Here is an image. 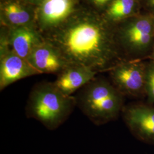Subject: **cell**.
<instances>
[{"label":"cell","mask_w":154,"mask_h":154,"mask_svg":"<svg viewBox=\"0 0 154 154\" xmlns=\"http://www.w3.org/2000/svg\"><path fill=\"white\" fill-rule=\"evenodd\" d=\"M145 93L150 102L154 103V64L146 68Z\"/></svg>","instance_id":"14"},{"label":"cell","mask_w":154,"mask_h":154,"mask_svg":"<svg viewBox=\"0 0 154 154\" xmlns=\"http://www.w3.org/2000/svg\"><path fill=\"white\" fill-rule=\"evenodd\" d=\"M33 1H41V0H33Z\"/></svg>","instance_id":"17"},{"label":"cell","mask_w":154,"mask_h":154,"mask_svg":"<svg viewBox=\"0 0 154 154\" xmlns=\"http://www.w3.org/2000/svg\"><path fill=\"white\" fill-rule=\"evenodd\" d=\"M125 42L135 51H143L147 48L152 37V25L147 18H141L128 28L125 33Z\"/></svg>","instance_id":"9"},{"label":"cell","mask_w":154,"mask_h":154,"mask_svg":"<svg viewBox=\"0 0 154 154\" xmlns=\"http://www.w3.org/2000/svg\"><path fill=\"white\" fill-rule=\"evenodd\" d=\"M110 75L112 83L123 95L136 96L145 92L146 68L139 63L117 64Z\"/></svg>","instance_id":"4"},{"label":"cell","mask_w":154,"mask_h":154,"mask_svg":"<svg viewBox=\"0 0 154 154\" xmlns=\"http://www.w3.org/2000/svg\"><path fill=\"white\" fill-rule=\"evenodd\" d=\"M75 106V97L62 93L53 82H42L31 90L25 107L26 115L47 129L54 130L66 121Z\"/></svg>","instance_id":"2"},{"label":"cell","mask_w":154,"mask_h":154,"mask_svg":"<svg viewBox=\"0 0 154 154\" xmlns=\"http://www.w3.org/2000/svg\"><path fill=\"white\" fill-rule=\"evenodd\" d=\"M49 43L60 51L69 65L86 67L97 73L114 67L118 58L113 40L93 21L77 23Z\"/></svg>","instance_id":"1"},{"label":"cell","mask_w":154,"mask_h":154,"mask_svg":"<svg viewBox=\"0 0 154 154\" xmlns=\"http://www.w3.org/2000/svg\"><path fill=\"white\" fill-rule=\"evenodd\" d=\"M40 73L28 61L16 54L13 50L1 56L0 66V90L27 77Z\"/></svg>","instance_id":"7"},{"label":"cell","mask_w":154,"mask_h":154,"mask_svg":"<svg viewBox=\"0 0 154 154\" xmlns=\"http://www.w3.org/2000/svg\"><path fill=\"white\" fill-rule=\"evenodd\" d=\"M26 60L40 74H58L69 66L60 51L50 43L37 46Z\"/></svg>","instance_id":"6"},{"label":"cell","mask_w":154,"mask_h":154,"mask_svg":"<svg viewBox=\"0 0 154 154\" xmlns=\"http://www.w3.org/2000/svg\"><path fill=\"white\" fill-rule=\"evenodd\" d=\"M72 0H44L41 7V18L44 23L55 25L62 21L72 12Z\"/></svg>","instance_id":"10"},{"label":"cell","mask_w":154,"mask_h":154,"mask_svg":"<svg viewBox=\"0 0 154 154\" xmlns=\"http://www.w3.org/2000/svg\"><path fill=\"white\" fill-rule=\"evenodd\" d=\"M97 74V72L86 67L69 65L58 74L53 83L62 93L72 96L93 80Z\"/></svg>","instance_id":"8"},{"label":"cell","mask_w":154,"mask_h":154,"mask_svg":"<svg viewBox=\"0 0 154 154\" xmlns=\"http://www.w3.org/2000/svg\"><path fill=\"white\" fill-rule=\"evenodd\" d=\"M124 118L127 126L137 138L154 144V108L133 106L125 110Z\"/></svg>","instance_id":"5"},{"label":"cell","mask_w":154,"mask_h":154,"mask_svg":"<svg viewBox=\"0 0 154 154\" xmlns=\"http://www.w3.org/2000/svg\"><path fill=\"white\" fill-rule=\"evenodd\" d=\"M98 5H104L107 2H109L110 0H93Z\"/></svg>","instance_id":"15"},{"label":"cell","mask_w":154,"mask_h":154,"mask_svg":"<svg viewBox=\"0 0 154 154\" xmlns=\"http://www.w3.org/2000/svg\"><path fill=\"white\" fill-rule=\"evenodd\" d=\"M134 5V0H114L109 8L108 14L112 19H121L130 15Z\"/></svg>","instance_id":"13"},{"label":"cell","mask_w":154,"mask_h":154,"mask_svg":"<svg viewBox=\"0 0 154 154\" xmlns=\"http://www.w3.org/2000/svg\"><path fill=\"white\" fill-rule=\"evenodd\" d=\"M4 12L8 20L14 25H23L30 20V15L28 11L17 3L12 2L6 5Z\"/></svg>","instance_id":"12"},{"label":"cell","mask_w":154,"mask_h":154,"mask_svg":"<svg viewBox=\"0 0 154 154\" xmlns=\"http://www.w3.org/2000/svg\"></svg>","instance_id":"18"},{"label":"cell","mask_w":154,"mask_h":154,"mask_svg":"<svg viewBox=\"0 0 154 154\" xmlns=\"http://www.w3.org/2000/svg\"><path fill=\"white\" fill-rule=\"evenodd\" d=\"M123 94L112 83L94 78L78 91L76 106L88 119L97 125L115 119L123 107Z\"/></svg>","instance_id":"3"},{"label":"cell","mask_w":154,"mask_h":154,"mask_svg":"<svg viewBox=\"0 0 154 154\" xmlns=\"http://www.w3.org/2000/svg\"><path fill=\"white\" fill-rule=\"evenodd\" d=\"M149 5L154 10V0H149Z\"/></svg>","instance_id":"16"},{"label":"cell","mask_w":154,"mask_h":154,"mask_svg":"<svg viewBox=\"0 0 154 154\" xmlns=\"http://www.w3.org/2000/svg\"><path fill=\"white\" fill-rule=\"evenodd\" d=\"M9 43L16 54L27 60L34 48L42 42L32 30L23 27L18 28L11 33Z\"/></svg>","instance_id":"11"}]
</instances>
